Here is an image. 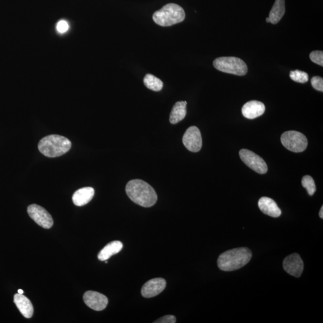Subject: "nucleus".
<instances>
[{
	"label": "nucleus",
	"mask_w": 323,
	"mask_h": 323,
	"mask_svg": "<svg viewBox=\"0 0 323 323\" xmlns=\"http://www.w3.org/2000/svg\"><path fill=\"white\" fill-rule=\"evenodd\" d=\"M266 21H267V23H270V18H269V17H268L267 19H266Z\"/></svg>",
	"instance_id": "obj_29"
},
{
	"label": "nucleus",
	"mask_w": 323,
	"mask_h": 323,
	"mask_svg": "<svg viewBox=\"0 0 323 323\" xmlns=\"http://www.w3.org/2000/svg\"><path fill=\"white\" fill-rule=\"evenodd\" d=\"M186 101H178L175 103L170 113L171 124H176L183 121L186 116Z\"/></svg>",
	"instance_id": "obj_18"
},
{
	"label": "nucleus",
	"mask_w": 323,
	"mask_h": 323,
	"mask_svg": "<svg viewBox=\"0 0 323 323\" xmlns=\"http://www.w3.org/2000/svg\"><path fill=\"white\" fill-rule=\"evenodd\" d=\"M185 16V12L180 5L170 3L154 12L153 20L157 25L170 26L181 23Z\"/></svg>",
	"instance_id": "obj_4"
},
{
	"label": "nucleus",
	"mask_w": 323,
	"mask_h": 323,
	"mask_svg": "<svg viewBox=\"0 0 323 323\" xmlns=\"http://www.w3.org/2000/svg\"><path fill=\"white\" fill-rule=\"evenodd\" d=\"M27 210L29 217L40 226L45 229H50L52 227V217L44 208L37 204H32L28 206Z\"/></svg>",
	"instance_id": "obj_8"
},
{
	"label": "nucleus",
	"mask_w": 323,
	"mask_h": 323,
	"mask_svg": "<svg viewBox=\"0 0 323 323\" xmlns=\"http://www.w3.org/2000/svg\"><path fill=\"white\" fill-rule=\"evenodd\" d=\"M241 160L247 166L250 168L254 172L264 174L268 172L267 164L261 157L257 155L254 152L247 149H242L240 151Z\"/></svg>",
	"instance_id": "obj_7"
},
{
	"label": "nucleus",
	"mask_w": 323,
	"mask_h": 323,
	"mask_svg": "<svg viewBox=\"0 0 323 323\" xmlns=\"http://www.w3.org/2000/svg\"><path fill=\"white\" fill-rule=\"evenodd\" d=\"M126 192L132 201L143 207H151L157 202V196L154 189L142 180L129 181L126 184Z\"/></svg>",
	"instance_id": "obj_1"
},
{
	"label": "nucleus",
	"mask_w": 323,
	"mask_h": 323,
	"mask_svg": "<svg viewBox=\"0 0 323 323\" xmlns=\"http://www.w3.org/2000/svg\"><path fill=\"white\" fill-rule=\"evenodd\" d=\"M213 66L219 71L228 74L242 76L248 72L245 62L237 57H220L214 61Z\"/></svg>",
	"instance_id": "obj_5"
},
{
	"label": "nucleus",
	"mask_w": 323,
	"mask_h": 323,
	"mask_svg": "<svg viewBox=\"0 0 323 323\" xmlns=\"http://www.w3.org/2000/svg\"><path fill=\"white\" fill-rule=\"evenodd\" d=\"M265 106L263 103L258 101H251L243 105L242 113L245 118L254 119L263 115Z\"/></svg>",
	"instance_id": "obj_13"
},
{
	"label": "nucleus",
	"mask_w": 323,
	"mask_h": 323,
	"mask_svg": "<svg viewBox=\"0 0 323 323\" xmlns=\"http://www.w3.org/2000/svg\"><path fill=\"white\" fill-rule=\"evenodd\" d=\"M14 302L21 313L26 319L31 318L34 313V308L31 301L23 294H16L14 296Z\"/></svg>",
	"instance_id": "obj_16"
},
{
	"label": "nucleus",
	"mask_w": 323,
	"mask_h": 323,
	"mask_svg": "<svg viewBox=\"0 0 323 323\" xmlns=\"http://www.w3.org/2000/svg\"><path fill=\"white\" fill-rule=\"evenodd\" d=\"M290 77L296 82L300 83H305L307 82L309 79L308 75L307 73L300 71L298 70H296L295 71H291L290 73Z\"/></svg>",
	"instance_id": "obj_22"
},
{
	"label": "nucleus",
	"mask_w": 323,
	"mask_h": 323,
	"mask_svg": "<svg viewBox=\"0 0 323 323\" xmlns=\"http://www.w3.org/2000/svg\"><path fill=\"white\" fill-rule=\"evenodd\" d=\"M302 185L306 189L308 194L313 196L316 191V186L314 179L310 175H305L302 178Z\"/></svg>",
	"instance_id": "obj_21"
},
{
	"label": "nucleus",
	"mask_w": 323,
	"mask_h": 323,
	"mask_svg": "<svg viewBox=\"0 0 323 323\" xmlns=\"http://www.w3.org/2000/svg\"><path fill=\"white\" fill-rule=\"evenodd\" d=\"M251 257L252 252L248 248L232 249L220 255L217 265L222 271H236L248 264Z\"/></svg>",
	"instance_id": "obj_2"
},
{
	"label": "nucleus",
	"mask_w": 323,
	"mask_h": 323,
	"mask_svg": "<svg viewBox=\"0 0 323 323\" xmlns=\"http://www.w3.org/2000/svg\"><path fill=\"white\" fill-rule=\"evenodd\" d=\"M283 268L290 275L300 277L303 271V262L300 255L293 253L285 258Z\"/></svg>",
	"instance_id": "obj_11"
},
{
	"label": "nucleus",
	"mask_w": 323,
	"mask_h": 323,
	"mask_svg": "<svg viewBox=\"0 0 323 323\" xmlns=\"http://www.w3.org/2000/svg\"><path fill=\"white\" fill-rule=\"evenodd\" d=\"M72 143L67 138L59 135H50L43 138L38 148L41 153L48 157L63 155L70 150Z\"/></svg>",
	"instance_id": "obj_3"
},
{
	"label": "nucleus",
	"mask_w": 323,
	"mask_h": 323,
	"mask_svg": "<svg viewBox=\"0 0 323 323\" xmlns=\"http://www.w3.org/2000/svg\"><path fill=\"white\" fill-rule=\"evenodd\" d=\"M281 141L285 148L295 153L305 150L308 146L307 138L302 133L298 131L284 132L281 135Z\"/></svg>",
	"instance_id": "obj_6"
},
{
	"label": "nucleus",
	"mask_w": 323,
	"mask_h": 323,
	"mask_svg": "<svg viewBox=\"0 0 323 323\" xmlns=\"http://www.w3.org/2000/svg\"><path fill=\"white\" fill-rule=\"evenodd\" d=\"M311 60L319 66H323V51L315 50L312 51L309 55Z\"/></svg>",
	"instance_id": "obj_23"
},
{
	"label": "nucleus",
	"mask_w": 323,
	"mask_h": 323,
	"mask_svg": "<svg viewBox=\"0 0 323 323\" xmlns=\"http://www.w3.org/2000/svg\"><path fill=\"white\" fill-rule=\"evenodd\" d=\"M258 206L263 213L273 217H278L281 216V210L278 205L272 199L268 197L260 198L258 202Z\"/></svg>",
	"instance_id": "obj_14"
},
{
	"label": "nucleus",
	"mask_w": 323,
	"mask_h": 323,
	"mask_svg": "<svg viewBox=\"0 0 323 323\" xmlns=\"http://www.w3.org/2000/svg\"><path fill=\"white\" fill-rule=\"evenodd\" d=\"M18 292L19 294L23 295V293H24L23 290H21V289H19Z\"/></svg>",
	"instance_id": "obj_28"
},
{
	"label": "nucleus",
	"mask_w": 323,
	"mask_h": 323,
	"mask_svg": "<svg viewBox=\"0 0 323 323\" xmlns=\"http://www.w3.org/2000/svg\"><path fill=\"white\" fill-rule=\"evenodd\" d=\"M144 83L147 88L155 92L161 91L164 86L161 80L150 74L146 75L144 78Z\"/></svg>",
	"instance_id": "obj_20"
},
{
	"label": "nucleus",
	"mask_w": 323,
	"mask_h": 323,
	"mask_svg": "<svg viewBox=\"0 0 323 323\" xmlns=\"http://www.w3.org/2000/svg\"><path fill=\"white\" fill-rule=\"evenodd\" d=\"M83 300L87 306L97 311L104 310L108 303V298L105 296L94 291L85 292L83 295Z\"/></svg>",
	"instance_id": "obj_10"
},
{
	"label": "nucleus",
	"mask_w": 323,
	"mask_h": 323,
	"mask_svg": "<svg viewBox=\"0 0 323 323\" xmlns=\"http://www.w3.org/2000/svg\"><path fill=\"white\" fill-rule=\"evenodd\" d=\"M69 29V24L67 23V22L66 21H59L56 25L57 31L59 32V33L63 34L65 32H66Z\"/></svg>",
	"instance_id": "obj_25"
},
{
	"label": "nucleus",
	"mask_w": 323,
	"mask_h": 323,
	"mask_svg": "<svg viewBox=\"0 0 323 323\" xmlns=\"http://www.w3.org/2000/svg\"><path fill=\"white\" fill-rule=\"evenodd\" d=\"M95 191L91 187H83L77 190L72 198L73 202L75 205L78 207L85 205L88 203L94 198Z\"/></svg>",
	"instance_id": "obj_15"
},
{
	"label": "nucleus",
	"mask_w": 323,
	"mask_h": 323,
	"mask_svg": "<svg viewBox=\"0 0 323 323\" xmlns=\"http://www.w3.org/2000/svg\"><path fill=\"white\" fill-rule=\"evenodd\" d=\"M167 282L162 278L150 279L144 285L142 289V295L144 298H150L156 297L164 291L166 287Z\"/></svg>",
	"instance_id": "obj_12"
},
{
	"label": "nucleus",
	"mask_w": 323,
	"mask_h": 323,
	"mask_svg": "<svg viewBox=\"0 0 323 323\" xmlns=\"http://www.w3.org/2000/svg\"><path fill=\"white\" fill-rule=\"evenodd\" d=\"M183 143L187 150L192 152H198L202 146L201 134L196 126H191L187 129L183 135Z\"/></svg>",
	"instance_id": "obj_9"
},
{
	"label": "nucleus",
	"mask_w": 323,
	"mask_h": 323,
	"mask_svg": "<svg viewBox=\"0 0 323 323\" xmlns=\"http://www.w3.org/2000/svg\"><path fill=\"white\" fill-rule=\"evenodd\" d=\"M319 216H320V218L323 219V206L321 208V210H320V211Z\"/></svg>",
	"instance_id": "obj_27"
},
{
	"label": "nucleus",
	"mask_w": 323,
	"mask_h": 323,
	"mask_svg": "<svg viewBox=\"0 0 323 323\" xmlns=\"http://www.w3.org/2000/svg\"><path fill=\"white\" fill-rule=\"evenodd\" d=\"M154 323H176V318L175 316H172V315H168V316H165L164 317H161L158 320H157L156 321L154 322Z\"/></svg>",
	"instance_id": "obj_26"
},
{
	"label": "nucleus",
	"mask_w": 323,
	"mask_h": 323,
	"mask_svg": "<svg viewBox=\"0 0 323 323\" xmlns=\"http://www.w3.org/2000/svg\"><path fill=\"white\" fill-rule=\"evenodd\" d=\"M311 83L312 86L315 89L319 91H323V79L319 76H315L311 78Z\"/></svg>",
	"instance_id": "obj_24"
},
{
	"label": "nucleus",
	"mask_w": 323,
	"mask_h": 323,
	"mask_svg": "<svg viewBox=\"0 0 323 323\" xmlns=\"http://www.w3.org/2000/svg\"><path fill=\"white\" fill-rule=\"evenodd\" d=\"M122 248H123V244L121 241H112V242L107 244L101 249V251L98 255V257L101 261H105V260L110 259L113 255L118 254L122 250Z\"/></svg>",
	"instance_id": "obj_17"
},
{
	"label": "nucleus",
	"mask_w": 323,
	"mask_h": 323,
	"mask_svg": "<svg viewBox=\"0 0 323 323\" xmlns=\"http://www.w3.org/2000/svg\"><path fill=\"white\" fill-rule=\"evenodd\" d=\"M285 12H286L285 0H275V3L269 15L270 23L273 24H278L283 18Z\"/></svg>",
	"instance_id": "obj_19"
}]
</instances>
